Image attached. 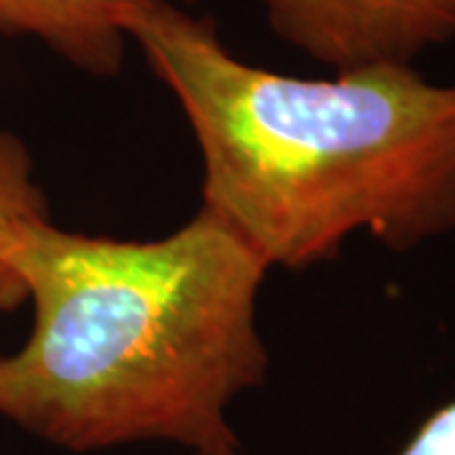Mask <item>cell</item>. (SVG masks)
Masks as SVG:
<instances>
[{"label": "cell", "instance_id": "cell-7", "mask_svg": "<svg viewBox=\"0 0 455 455\" xmlns=\"http://www.w3.org/2000/svg\"><path fill=\"white\" fill-rule=\"evenodd\" d=\"M185 3H196V0H185Z\"/></svg>", "mask_w": 455, "mask_h": 455}, {"label": "cell", "instance_id": "cell-2", "mask_svg": "<svg viewBox=\"0 0 455 455\" xmlns=\"http://www.w3.org/2000/svg\"><path fill=\"white\" fill-rule=\"evenodd\" d=\"M130 41L196 137L200 208L268 268L331 263L357 233L405 253L455 230V84L415 66L324 79L259 68L172 0Z\"/></svg>", "mask_w": 455, "mask_h": 455}, {"label": "cell", "instance_id": "cell-3", "mask_svg": "<svg viewBox=\"0 0 455 455\" xmlns=\"http://www.w3.org/2000/svg\"><path fill=\"white\" fill-rule=\"evenodd\" d=\"M281 41L331 71L412 66L455 41V0H259Z\"/></svg>", "mask_w": 455, "mask_h": 455}, {"label": "cell", "instance_id": "cell-6", "mask_svg": "<svg viewBox=\"0 0 455 455\" xmlns=\"http://www.w3.org/2000/svg\"><path fill=\"white\" fill-rule=\"evenodd\" d=\"M197 455H245L241 448L220 451V453ZM395 455H455V397L435 407L415 433L405 440V445Z\"/></svg>", "mask_w": 455, "mask_h": 455}, {"label": "cell", "instance_id": "cell-1", "mask_svg": "<svg viewBox=\"0 0 455 455\" xmlns=\"http://www.w3.org/2000/svg\"><path fill=\"white\" fill-rule=\"evenodd\" d=\"M268 271L203 208L152 241L36 223L18 251L33 326L0 357V415L68 453L241 448L228 412L268 377L259 331Z\"/></svg>", "mask_w": 455, "mask_h": 455}, {"label": "cell", "instance_id": "cell-5", "mask_svg": "<svg viewBox=\"0 0 455 455\" xmlns=\"http://www.w3.org/2000/svg\"><path fill=\"white\" fill-rule=\"evenodd\" d=\"M49 220V200L33 175L26 142L0 130V314L26 304V286L18 274V251L26 230Z\"/></svg>", "mask_w": 455, "mask_h": 455}, {"label": "cell", "instance_id": "cell-4", "mask_svg": "<svg viewBox=\"0 0 455 455\" xmlns=\"http://www.w3.org/2000/svg\"><path fill=\"white\" fill-rule=\"evenodd\" d=\"M164 0H0V36L44 44L79 71L112 79L122 71L132 26Z\"/></svg>", "mask_w": 455, "mask_h": 455}]
</instances>
